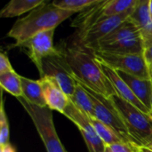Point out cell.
<instances>
[{
	"label": "cell",
	"mask_w": 152,
	"mask_h": 152,
	"mask_svg": "<svg viewBox=\"0 0 152 152\" xmlns=\"http://www.w3.org/2000/svg\"><path fill=\"white\" fill-rule=\"evenodd\" d=\"M61 51L77 82L107 98L116 94L111 83L95 59L94 52L73 45Z\"/></svg>",
	"instance_id": "1"
},
{
	"label": "cell",
	"mask_w": 152,
	"mask_h": 152,
	"mask_svg": "<svg viewBox=\"0 0 152 152\" xmlns=\"http://www.w3.org/2000/svg\"><path fill=\"white\" fill-rule=\"evenodd\" d=\"M76 12L55 6L53 3L46 2L32 10L26 16L18 19L7 37L15 40L13 47L20 46L39 32L55 29V28Z\"/></svg>",
	"instance_id": "2"
},
{
	"label": "cell",
	"mask_w": 152,
	"mask_h": 152,
	"mask_svg": "<svg viewBox=\"0 0 152 152\" xmlns=\"http://www.w3.org/2000/svg\"><path fill=\"white\" fill-rule=\"evenodd\" d=\"M144 41L142 33L130 17L112 32L102 38L93 52L112 54H143Z\"/></svg>",
	"instance_id": "3"
},
{
	"label": "cell",
	"mask_w": 152,
	"mask_h": 152,
	"mask_svg": "<svg viewBox=\"0 0 152 152\" xmlns=\"http://www.w3.org/2000/svg\"><path fill=\"white\" fill-rule=\"evenodd\" d=\"M138 148L152 145V118L117 94L110 97Z\"/></svg>",
	"instance_id": "4"
},
{
	"label": "cell",
	"mask_w": 152,
	"mask_h": 152,
	"mask_svg": "<svg viewBox=\"0 0 152 152\" xmlns=\"http://www.w3.org/2000/svg\"><path fill=\"white\" fill-rule=\"evenodd\" d=\"M78 83V82H77ZM89 94L94 110L95 118L97 120L101 121L102 124L107 126L111 129L116 135L124 142L129 145H132L135 148H138L134 141L129 134L127 128L126 127L118 111L115 108L113 102L110 98H107L93 90L87 86L78 83ZM140 149V148H138Z\"/></svg>",
	"instance_id": "5"
},
{
	"label": "cell",
	"mask_w": 152,
	"mask_h": 152,
	"mask_svg": "<svg viewBox=\"0 0 152 152\" xmlns=\"http://www.w3.org/2000/svg\"><path fill=\"white\" fill-rule=\"evenodd\" d=\"M17 99L32 119L47 152H67L55 130L52 110L48 107L43 108L34 105L23 97Z\"/></svg>",
	"instance_id": "6"
},
{
	"label": "cell",
	"mask_w": 152,
	"mask_h": 152,
	"mask_svg": "<svg viewBox=\"0 0 152 152\" xmlns=\"http://www.w3.org/2000/svg\"><path fill=\"white\" fill-rule=\"evenodd\" d=\"M135 7H133L121 14L102 19L101 20L88 28L86 30H85L83 33L77 35L72 45L81 46L93 52L97 43L105 36L117 28L119 25H121L125 20H126L134 12Z\"/></svg>",
	"instance_id": "7"
},
{
	"label": "cell",
	"mask_w": 152,
	"mask_h": 152,
	"mask_svg": "<svg viewBox=\"0 0 152 152\" xmlns=\"http://www.w3.org/2000/svg\"><path fill=\"white\" fill-rule=\"evenodd\" d=\"M95 59L117 71L142 78L150 79L148 64L143 54H112L102 52H94Z\"/></svg>",
	"instance_id": "8"
},
{
	"label": "cell",
	"mask_w": 152,
	"mask_h": 152,
	"mask_svg": "<svg viewBox=\"0 0 152 152\" xmlns=\"http://www.w3.org/2000/svg\"><path fill=\"white\" fill-rule=\"evenodd\" d=\"M42 69L43 75L41 77H49L54 79L69 99L73 95L77 81L70 72L61 49L58 54L45 57L42 61Z\"/></svg>",
	"instance_id": "9"
},
{
	"label": "cell",
	"mask_w": 152,
	"mask_h": 152,
	"mask_svg": "<svg viewBox=\"0 0 152 152\" xmlns=\"http://www.w3.org/2000/svg\"><path fill=\"white\" fill-rule=\"evenodd\" d=\"M54 30L55 29H50L39 32L20 45V47L24 49L23 51L37 68L40 77L43 75L42 61L45 57L55 55L60 53V49L53 46Z\"/></svg>",
	"instance_id": "10"
},
{
	"label": "cell",
	"mask_w": 152,
	"mask_h": 152,
	"mask_svg": "<svg viewBox=\"0 0 152 152\" xmlns=\"http://www.w3.org/2000/svg\"><path fill=\"white\" fill-rule=\"evenodd\" d=\"M63 115L70 119L79 129L89 152H104L106 146L98 136L90 118L69 101Z\"/></svg>",
	"instance_id": "11"
},
{
	"label": "cell",
	"mask_w": 152,
	"mask_h": 152,
	"mask_svg": "<svg viewBox=\"0 0 152 152\" xmlns=\"http://www.w3.org/2000/svg\"><path fill=\"white\" fill-rule=\"evenodd\" d=\"M98 62L101 66L102 70L107 77V78L110 80V82L111 83L117 95H118L120 98H122L126 102L131 103L132 105H134V107H136L142 112H144L146 114H151V111L138 100V98L134 95V94L132 92L130 87L120 77V76L118 75L117 70L113 69L112 68L109 67L108 65L104 64L103 62H101L99 61H98Z\"/></svg>",
	"instance_id": "12"
},
{
	"label": "cell",
	"mask_w": 152,
	"mask_h": 152,
	"mask_svg": "<svg viewBox=\"0 0 152 152\" xmlns=\"http://www.w3.org/2000/svg\"><path fill=\"white\" fill-rule=\"evenodd\" d=\"M40 81L47 107L52 110H54L63 114L69 103V97L64 94L59 84L54 79L49 77H40Z\"/></svg>",
	"instance_id": "13"
},
{
	"label": "cell",
	"mask_w": 152,
	"mask_h": 152,
	"mask_svg": "<svg viewBox=\"0 0 152 152\" xmlns=\"http://www.w3.org/2000/svg\"><path fill=\"white\" fill-rule=\"evenodd\" d=\"M117 72L130 87L138 100L151 111L152 104V82L151 79H142L122 71Z\"/></svg>",
	"instance_id": "14"
},
{
	"label": "cell",
	"mask_w": 152,
	"mask_h": 152,
	"mask_svg": "<svg viewBox=\"0 0 152 152\" xmlns=\"http://www.w3.org/2000/svg\"><path fill=\"white\" fill-rule=\"evenodd\" d=\"M106 2L107 0H99L98 3L82 11L74 19L71 26L73 28H77L78 32L77 33V35L83 33L88 28L104 18L102 15V12Z\"/></svg>",
	"instance_id": "15"
},
{
	"label": "cell",
	"mask_w": 152,
	"mask_h": 152,
	"mask_svg": "<svg viewBox=\"0 0 152 152\" xmlns=\"http://www.w3.org/2000/svg\"><path fill=\"white\" fill-rule=\"evenodd\" d=\"M150 0H139L130 19L139 28L144 43L152 40V20L149 10Z\"/></svg>",
	"instance_id": "16"
},
{
	"label": "cell",
	"mask_w": 152,
	"mask_h": 152,
	"mask_svg": "<svg viewBox=\"0 0 152 152\" xmlns=\"http://www.w3.org/2000/svg\"><path fill=\"white\" fill-rule=\"evenodd\" d=\"M20 81H21V88L23 94L22 97L26 101L39 107H43V108L47 107L44 97L43 88L40 79L32 80L20 76Z\"/></svg>",
	"instance_id": "17"
},
{
	"label": "cell",
	"mask_w": 152,
	"mask_h": 152,
	"mask_svg": "<svg viewBox=\"0 0 152 152\" xmlns=\"http://www.w3.org/2000/svg\"><path fill=\"white\" fill-rule=\"evenodd\" d=\"M45 0H12L0 12L1 18H12L31 12Z\"/></svg>",
	"instance_id": "18"
},
{
	"label": "cell",
	"mask_w": 152,
	"mask_h": 152,
	"mask_svg": "<svg viewBox=\"0 0 152 152\" xmlns=\"http://www.w3.org/2000/svg\"><path fill=\"white\" fill-rule=\"evenodd\" d=\"M69 101L79 110H81L86 115H87L89 118H95L92 100H91L89 94L86 93V91L77 82L75 92H74L73 95L69 98Z\"/></svg>",
	"instance_id": "19"
},
{
	"label": "cell",
	"mask_w": 152,
	"mask_h": 152,
	"mask_svg": "<svg viewBox=\"0 0 152 152\" xmlns=\"http://www.w3.org/2000/svg\"><path fill=\"white\" fill-rule=\"evenodd\" d=\"M0 86L2 89H4L10 94L15 96L16 98H20L23 96L20 76L17 74L15 70H12L6 73L1 74L0 75Z\"/></svg>",
	"instance_id": "20"
},
{
	"label": "cell",
	"mask_w": 152,
	"mask_h": 152,
	"mask_svg": "<svg viewBox=\"0 0 152 152\" xmlns=\"http://www.w3.org/2000/svg\"><path fill=\"white\" fill-rule=\"evenodd\" d=\"M139 0H107L104 6L103 17H110L121 14L129 9L135 7Z\"/></svg>",
	"instance_id": "21"
},
{
	"label": "cell",
	"mask_w": 152,
	"mask_h": 152,
	"mask_svg": "<svg viewBox=\"0 0 152 152\" xmlns=\"http://www.w3.org/2000/svg\"><path fill=\"white\" fill-rule=\"evenodd\" d=\"M90 121H91L93 126L94 127L98 136L101 138V140L102 141V142L105 144L106 147L107 146L109 147V146L116 144V143L123 142L111 129H110L107 126L102 124L101 121L97 120L94 118H90Z\"/></svg>",
	"instance_id": "22"
},
{
	"label": "cell",
	"mask_w": 152,
	"mask_h": 152,
	"mask_svg": "<svg viewBox=\"0 0 152 152\" xmlns=\"http://www.w3.org/2000/svg\"><path fill=\"white\" fill-rule=\"evenodd\" d=\"M98 2L99 0H54L53 4L61 9L71 11L77 13Z\"/></svg>",
	"instance_id": "23"
},
{
	"label": "cell",
	"mask_w": 152,
	"mask_h": 152,
	"mask_svg": "<svg viewBox=\"0 0 152 152\" xmlns=\"http://www.w3.org/2000/svg\"><path fill=\"white\" fill-rule=\"evenodd\" d=\"M9 124L5 114L3 100L0 110V146H4L9 143Z\"/></svg>",
	"instance_id": "24"
},
{
	"label": "cell",
	"mask_w": 152,
	"mask_h": 152,
	"mask_svg": "<svg viewBox=\"0 0 152 152\" xmlns=\"http://www.w3.org/2000/svg\"><path fill=\"white\" fill-rule=\"evenodd\" d=\"M111 152H138L141 151V149L135 148L132 145L124 143V142H119L116 143L113 145L109 146Z\"/></svg>",
	"instance_id": "25"
},
{
	"label": "cell",
	"mask_w": 152,
	"mask_h": 152,
	"mask_svg": "<svg viewBox=\"0 0 152 152\" xmlns=\"http://www.w3.org/2000/svg\"><path fill=\"white\" fill-rule=\"evenodd\" d=\"M14 70L13 68L12 67L9 59L7 58L6 54L4 53H0V75Z\"/></svg>",
	"instance_id": "26"
},
{
	"label": "cell",
	"mask_w": 152,
	"mask_h": 152,
	"mask_svg": "<svg viewBox=\"0 0 152 152\" xmlns=\"http://www.w3.org/2000/svg\"><path fill=\"white\" fill-rule=\"evenodd\" d=\"M144 58L147 64H152V40L144 43Z\"/></svg>",
	"instance_id": "27"
},
{
	"label": "cell",
	"mask_w": 152,
	"mask_h": 152,
	"mask_svg": "<svg viewBox=\"0 0 152 152\" xmlns=\"http://www.w3.org/2000/svg\"><path fill=\"white\" fill-rule=\"evenodd\" d=\"M1 152H15V150L10 143H8L4 146H1Z\"/></svg>",
	"instance_id": "28"
},
{
	"label": "cell",
	"mask_w": 152,
	"mask_h": 152,
	"mask_svg": "<svg viewBox=\"0 0 152 152\" xmlns=\"http://www.w3.org/2000/svg\"><path fill=\"white\" fill-rule=\"evenodd\" d=\"M142 152H152V145L151 146H148V147H144L141 149Z\"/></svg>",
	"instance_id": "29"
},
{
	"label": "cell",
	"mask_w": 152,
	"mask_h": 152,
	"mask_svg": "<svg viewBox=\"0 0 152 152\" xmlns=\"http://www.w3.org/2000/svg\"><path fill=\"white\" fill-rule=\"evenodd\" d=\"M148 69H149V77L152 82V64H148Z\"/></svg>",
	"instance_id": "30"
},
{
	"label": "cell",
	"mask_w": 152,
	"mask_h": 152,
	"mask_svg": "<svg viewBox=\"0 0 152 152\" xmlns=\"http://www.w3.org/2000/svg\"><path fill=\"white\" fill-rule=\"evenodd\" d=\"M149 10H150V15L152 20V0H150V4H149Z\"/></svg>",
	"instance_id": "31"
},
{
	"label": "cell",
	"mask_w": 152,
	"mask_h": 152,
	"mask_svg": "<svg viewBox=\"0 0 152 152\" xmlns=\"http://www.w3.org/2000/svg\"><path fill=\"white\" fill-rule=\"evenodd\" d=\"M104 152H111V151H110V149L107 146L106 149H105V151H104Z\"/></svg>",
	"instance_id": "32"
},
{
	"label": "cell",
	"mask_w": 152,
	"mask_h": 152,
	"mask_svg": "<svg viewBox=\"0 0 152 152\" xmlns=\"http://www.w3.org/2000/svg\"><path fill=\"white\" fill-rule=\"evenodd\" d=\"M151 116V118H152V104H151V114H150Z\"/></svg>",
	"instance_id": "33"
},
{
	"label": "cell",
	"mask_w": 152,
	"mask_h": 152,
	"mask_svg": "<svg viewBox=\"0 0 152 152\" xmlns=\"http://www.w3.org/2000/svg\"><path fill=\"white\" fill-rule=\"evenodd\" d=\"M138 152H142V151H138Z\"/></svg>",
	"instance_id": "34"
}]
</instances>
